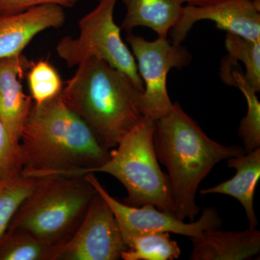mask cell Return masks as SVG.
Wrapping results in <instances>:
<instances>
[{
	"mask_svg": "<svg viewBox=\"0 0 260 260\" xmlns=\"http://www.w3.org/2000/svg\"><path fill=\"white\" fill-rule=\"evenodd\" d=\"M23 172L29 177L84 176L102 166L109 151L88 126L65 104L61 93L32 104L20 140Z\"/></svg>",
	"mask_w": 260,
	"mask_h": 260,
	"instance_id": "cell-1",
	"label": "cell"
},
{
	"mask_svg": "<svg viewBox=\"0 0 260 260\" xmlns=\"http://www.w3.org/2000/svg\"><path fill=\"white\" fill-rule=\"evenodd\" d=\"M154 145L158 161L167 169L173 213L184 221H194L199 214L197 191L213 167L246 153L242 147L225 146L210 139L179 102L173 103L171 110L155 120Z\"/></svg>",
	"mask_w": 260,
	"mask_h": 260,
	"instance_id": "cell-2",
	"label": "cell"
},
{
	"mask_svg": "<svg viewBox=\"0 0 260 260\" xmlns=\"http://www.w3.org/2000/svg\"><path fill=\"white\" fill-rule=\"evenodd\" d=\"M77 68L63 87V100L104 148H114L145 116L143 90L125 73L96 58Z\"/></svg>",
	"mask_w": 260,
	"mask_h": 260,
	"instance_id": "cell-3",
	"label": "cell"
},
{
	"mask_svg": "<svg viewBox=\"0 0 260 260\" xmlns=\"http://www.w3.org/2000/svg\"><path fill=\"white\" fill-rule=\"evenodd\" d=\"M96 193L85 176L39 178L35 189L19 207L8 228L26 231L59 247L80 226Z\"/></svg>",
	"mask_w": 260,
	"mask_h": 260,
	"instance_id": "cell-4",
	"label": "cell"
},
{
	"mask_svg": "<svg viewBox=\"0 0 260 260\" xmlns=\"http://www.w3.org/2000/svg\"><path fill=\"white\" fill-rule=\"evenodd\" d=\"M155 122L144 116L109 151L110 155L105 164L85 174L105 173L116 178L127 191L124 204L135 207L153 205L174 215L169 179L162 172L155 153Z\"/></svg>",
	"mask_w": 260,
	"mask_h": 260,
	"instance_id": "cell-5",
	"label": "cell"
},
{
	"mask_svg": "<svg viewBox=\"0 0 260 260\" xmlns=\"http://www.w3.org/2000/svg\"><path fill=\"white\" fill-rule=\"evenodd\" d=\"M117 2L100 0L96 8L78 22V37L62 38L56 45V52L69 68L92 58L106 61L125 73L138 88L144 90L134 56L121 38L120 27L114 21Z\"/></svg>",
	"mask_w": 260,
	"mask_h": 260,
	"instance_id": "cell-6",
	"label": "cell"
},
{
	"mask_svg": "<svg viewBox=\"0 0 260 260\" xmlns=\"http://www.w3.org/2000/svg\"><path fill=\"white\" fill-rule=\"evenodd\" d=\"M126 39L144 84L142 95L144 116L156 120L173 106L167 91L168 74L172 68L188 66L192 56L182 44H173L167 38L158 37L150 42L129 32Z\"/></svg>",
	"mask_w": 260,
	"mask_h": 260,
	"instance_id": "cell-7",
	"label": "cell"
},
{
	"mask_svg": "<svg viewBox=\"0 0 260 260\" xmlns=\"http://www.w3.org/2000/svg\"><path fill=\"white\" fill-rule=\"evenodd\" d=\"M84 176L110 207L126 245L133 237L149 233H173L189 238L196 237L205 231L219 229L223 225L221 218L214 208H205L197 221L187 223L153 205L135 207L124 204L109 194L93 173Z\"/></svg>",
	"mask_w": 260,
	"mask_h": 260,
	"instance_id": "cell-8",
	"label": "cell"
},
{
	"mask_svg": "<svg viewBox=\"0 0 260 260\" xmlns=\"http://www.w3.org/2000/svg\"><path fill=\"white\" fill-rule=\"evenodd\" d=\"M126 249L112 209L97 192L73 237L58 248L56 260H117Z\"/></svg>",
	"mask_w": 260,
	"mask_h": 260,
	"instance_id": "cell-9",
	"label": "cell"
},
{
	"mask_svg": "<svg viewBox=\"0 0 260 260\" xmlns=\"http://www.w3.org/2000/svg\"><path fill=\"white\" fill-rule=\"evenodd\" d=\"M210 20L220 30L251 41H260V4L254 0H224L207 6L184 7L170 30L173 44H181L197 22Z\"/></svg>",
	"mask_w": 260,
	"mask_h": 260,
	"instance_id": "cell-10",
	"label": "cell"
},
{
	"mask_svg": "<svg viewBox=\"0 0 260 260\" xmlns=\"http://www.w3.org/2000/svg\"><path fill=\"white\" fill-rule=\"evenodd\" d=\"M65 20L62 7L51 4L0 15V59L23 54L38 34L47 29L60 28Z\"/></svg>",
	"mask_w": 260,
	"mask_h": 260,
	"instance_id": "cell-11",
	"label": "cell"
},
{
	"mask_svg": "<svg viewBox=\"0 0 260 260\" xmlns=\"http://www.w3.org/2000/svg\"><path fill=\"white\" fill-rule=\"evenodd\" d=\"M32 62L23 54L0 59V119L19 143L34 104L24 93L21 80Z\"/></svg>",
	"mask_w": 260,
	"mask_h": 260,
	"instance_id": "cell-12",
	"label": "cell"
},
{
	"mask_svg": "<svg viewBox=\"0 0 260 260\" xmlns=\"http://www.w3.org/2000/svg\"><path fill=\"white\" fill-rule=\"evenodd\" d=\"M190 239L191 260L249 259L260 251L259 231L251 228L244 232L212 229Z\"/></svg>",
	"mask_w": 260,
	"mask_h": 260,
	"instance_id": "cell-13",
	"label": "cell"
},
{
	"mask_svg": "<svg viewBox=\"0 0 260 260\" xmlns=\"http://www.w3.org/2000/svg\"><path fill=\"white\" fill-rule=\"evenodd\" d=\"M228 167L237 170L235 175L213 187L202 189L200 194H225L235 198L245 210L249 228L256 229L258 220L254 213V196L260 178V148L228 159Z\"/></svg>",
	"mask_w": 260,
	"mask_h": 260,
	"instance_id": "cell-14",
	"label": "cell"
},
{
	"mask_svg": "<svg viewBox=\"0 0 260 260\" xmlns=\"http://www.w3.org/2000/svg\"><path fill=\"white\" fill-rule=\"evenodd\" d=\"M126 12L120 28L127 34L137 27H147L159 38H167L182 15L181 0H121Z\"/></svg>",
	"mask_w": 260,
	"mask_h": 260,
	"instance_id": "cell-15",
	"label": "cell"
},
{
	"mask_svg": "<svg viewBox=\"0 0 260 260\" xmlns=\"http://www.w3.org/2000/svg\"><path fill=\"white\" fill-rule=\"evenodd\" d=\"M228 54L222 61L220 78L224 83L234 85L231 70L237 61L245 66L244 78L249 85L259 92L260 90V41H251L226 32L225 41Z\"/></svg>",
	"mask_w": 260,
	"mask_h": 260,
	"instance_id": "cell-16",
	"label": "cell"
},
{
	"mask_svg": "<svg viewBox=\"0 0 260 260\" xmlns=\"http://www.w3.org/2000/svg\"><path fill=\"white\" fill-rule=\"evenodd\" d=\"M58 248L26 231L8 228L0 237V260H56Z\"/></svg>",
	"mask_w": 260,
	"mask_h": 260,
	"instance_id": "cell-17",
	"label": "cell"
},
{
	"mask_svg": "<svg viewBox=\"0 0 260 260\" xmlns=\"http://www.w3.org/2000/svg\"><path fill=\"white\" fill-rule=\"evenodd\" d=\"M126 246L127 249L121 256L124 260H172L181 255L179 244L167 232L137 236L130 239Z\"/></svg>",
	"mask_w": 260,
	"mask_h": 260,
	"instance_id": "cell-18",
	"label": "cell"
},
{
	"mask_svg": "<svg viewBox=\"0 0 260 260\" xmlns=\"http://www.w3.org/2000/svg\"><path fill=\"white\" fill-rule=\"evenodd\" d=\"M231 75L234 86L242 91L247 103L246 116L239 124V135L246 153H249L260 147V102L256 95L257 92L246 82L242 71L232 68Z\"/></svg>",
	"mask_w": 260,
	"mask_h": 260,
	"instance_id": "cell-19",
	"label": "cell"
},
{
	"mask_svg": "<svg viewBox=\"0 0 260 260\" xmlns=\"http://www.w3.org/2000/svg\"><path fill=\"white\" fill-rule=\"evenodd\" d=\"M39 178L23 172L0 185V237L8 226L19 207L35 189Z\"/></svg>",
	"mask_w": 260,
	"mask_h": 260,
	"instance_id": "cell-20",
	"label": "cell"
},
{
	"mask_svg": "<svg viewBox=\"0 0 260 260\" xmlns=\"http://www.w3.org/2000/svg\"><path fill=\"white\" fill-rule=\"evenodd\" d=\"M30 96L36 104L51 100L62 91L63 82L56 68L47 60L32 62L27 72Z\"/></svg>",
	"mask_w": 260,
	"mask_h": 260,
	"instance_id": "cell-21",
	"label": "cell"
},
{
	"mask_svg": "<svg viewBox=\"0 0 260 260\" xmlns=\"http://www.w3.org/2000/svg\"><path fill=\"white\" fill-rule=\"evenodd\" d=\"M23 169L20 143L11 138L0 119V185L21 174Z\"/></svg>",
	"mask_w": 260,
	"mask_h": 260,
	"instance_id": "cell-22",
	"label": "cell"
},
{
	"mask_svg": "<svg viewBox=\"0 0 260 260\" xmlns=\"http://www.w3.org/2000/svg\"><path fill=\"white\" fill-rule=\"evenodd\" d=\"M80 0H0V15L13 14L43 5L72 8Z\"/></svg>",
	"mask_w": 260,
	"mask_h": 260,
	"instance_id": "cell-23",
	"label": "cell"
},
{
	"mask_svg": "<svg viewBox=\"0 0 260 260\" xmlns=\"http://www.w3.org/2000/svg\"><path fill=\"white\" fill-rule=\"evenodd\" d=\"M222 1L224 0H181L183 3H186L188 5L195 7L207 6V5L215 4Z\"/></svg>",
	"mask_w": 260,
	"mask_h": 260,
	"instance_id": "cell-24",
	"label": "cell"
}]
</instances>
